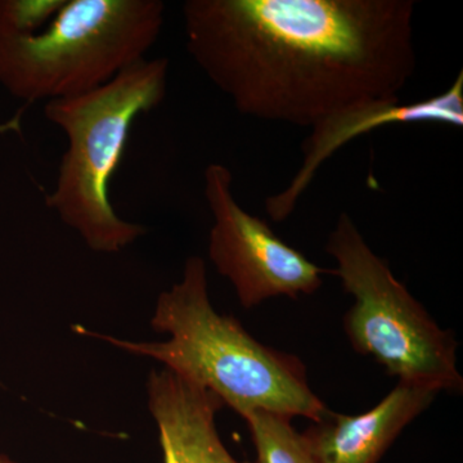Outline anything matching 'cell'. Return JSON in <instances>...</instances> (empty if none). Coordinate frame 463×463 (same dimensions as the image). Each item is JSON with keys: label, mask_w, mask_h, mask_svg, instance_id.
Masks as SVG:
<instances>
[{"label": "cell", "mask_w": 463, "mask_h": 463, "mask_svg": "<svg viewBox=\"0 0 463 463\" xmlns=\"http://www.w3.org/2000/svg\"><path fill=\"white\" fill-rule=\"evenodd\" d=\"M167 75L166 57L145 58L102 87L45 103V118L67 138L47 205L93 251L116 254L146 234L143 225L115 212L109 182L134 121L165 99Z\"/></svg>", "instance_id": "3957f363"}, {"label": "cell", "mask_w": 463, "mask_h": 463, "mask_svg": "<svg viewBox=\"0 0 463 463\" xmlns=\"http://www.w3.org/2000/svg\"><path fill=\"white\" fill-rule=\"evenodd\" d=\"M326 251L337 261L331 273L354 298L344 330L356 352L373 356L402 383L461 392L455 337L441 330L395 279L388 261L374 254L346 213L337 219Z\"/></svg>", "instance_id": "5b68a950"}, {"label": "cell", "mask_w": 463, "mask_h": 463, "mask_svg": "<svg viewBox=\"0 0 463 463\" xmlns=\"http://www.w3.org/2000/svg\"><path fill=\"white\" fill-rule=\"evenodd\" d=\"M151 327L170 339L136 343L74 327L130 354L156 359L183 379L214 392L241 417L265 410L318 421L328 408L307 383L298 356L258 343L231 316L215 312L207 291L206 264L187 259L182 281L161 292Z\"/></svg>", "instance_id": "7a4b0ae2"}, {"label": "cell", "mask_w": 463, "mask_h": 463, "mask_svg": "<svg viewBox=\"0 0 463 463\" xmlns=\"http://www.w3.org/2000/svg\"><path fill=\"white\" fill-rule=\"evenodd\" d=\"M205 197L214 224L209 258L219 274L230 279L241 306L250 309L268 298L310 295L322 286V269L279 239L269 225L249 214L232 190L233 175L223 164H210Z\"/></svg>", "instance_id": "8992f818"}, {"label": "cell", "mask_w": 463, "mask_h": 463, "mask_svg": "<svg viewBox=\"0 0 463 463\" xmlns=\"http://www.w3.org/2000/svg\"><path fill=\"white\" fill-rule=\"evenodd\" d=\"M434 123L463 127V72L443 93L402 105L401 100H364L340 109L312 127L303 146V163L285 190L268 197L265 209L277 223L294 213L319 167L356 137L392 124Z\"/></svg>", "instance_id": "52a82bcc"}, {"label": "cell", "mask_w": 463, "mask_h": 463, "mask_svg": "<svg viewBox=\"0 0 463 463\" xmlns=\"http://www.w3.org/2000/svg\"><path fill=\"white\" fill-rule=\"evenodd\" d=\"M66 0H0V33L32 36L43 32Z\"/></svg>", "instance_id": "8fae6325"}, {"label": "cell", "mask_w": 463, "mask_h": 463, "mask_svg": "<svg viewBox=\"0 0 463 463\" xmlns=\"http://www.w3.org/2000/svg\"><path fill=\"white\" fill-rule=\"evenodd\" d=\"M161 0H66L43 32L0 33V85L26 102L102 87L147 58L160 38Z\"/></svg>", "instance_id": "277c9868"}, {"label": "cell", "mask_w": 463, "mask_h": 463, "mask_svg": "<svg viewBox=\"0 0 463 463\" xmlns=\"http://www.w3.org/2000/svg\"><path fill=\"white\" fill-rule=\"evenodd\" d=\"M0 463H16V462L11 461V459L7 458V457L0 455Z\"/></svg>", "instance_id": "7c38bea8"}, {"label": "cell", "mask_w": 463, "mask_h": 463, "mask_svg": "<svg viewBox=\"0 0 463 463\" xmlns=\"http://www.w3.org/2000/svg\"><path fill=\"white\" fill-rule=\"evenodd\" d=\"M291 416L272 411H252L243 417L258 463H316L304 434L295 430Z\"/></svg>", "instance_id": "30bf717a"}, {"label": "cell", "mask_w": 463, "mask_h": 463, "mask_svg": "<svg viewBox=\"0 0 463 463\" xmlns=\"http://www.w3.org/2000/svg\"><path fill=\"white\" fill-rule=\"evenodd\" d=\"M147 395L164 462L249 463L237 461L219 437L215 416L224 403L214 392L164 368L149 374Z\"/></svg>", "instance_id": "9c48e42d"}, {"label": "cell", "mask_w": 463, "mask_h": 463, "mask_svg": "<svg viewBox=\"0 0 463 463\" xmlns=\"http://www.w3.org/2000/svg\"><path fill=\"white\" fill-rule=\"evenodd\" d=\"M439 392L398 381L368 412L347 416L327 411L306 432L316 463H379L395 439Z\"/></svg>", "instance_id": "ba28073f"}, {"label": "cell", "mask_w": 463, "mask_h": 463, "mask_svg": "<svg viewBox=\"0 0 463 463\" xmlns=\"http://www.w3.org/2000/svg\"><path fill=\"white\" fill-rule=\"evenodd\" d=\"M414 0H187L185 48L240 114L310 127L401 100L417 66Z\"/></svg>", "instance_id": "6da1fadb"}]
</instances>
